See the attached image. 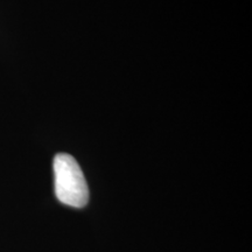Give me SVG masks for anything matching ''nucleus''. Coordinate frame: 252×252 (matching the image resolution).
Wrapping results in <instances>:
<instances>
[{
	"label": "nucleus",
	"mask_w": 252,
	"mask_h": 252,
	"mask_svg": "<svg viewBox=\"0 0 252 252\" xmlns=\"http://www.w3.org/2000/svg\"><path fill=\"white\" fill-rule=\"evenodd\" d=\"M55 194L60 202L82 208L89 200V189L80 165L71 156L60 153L54 159Z\"/></svg>",
	"instance_id": "f257e3e1"
}]
</instances>
